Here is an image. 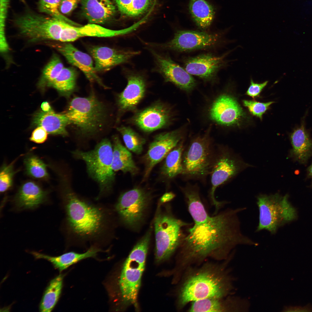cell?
Here are the masks:
<instances>
[{"instance_id": "obj_1", "label": "cell", "mask_w": 312, "mask_h": 312, "mask_svg": "<svg viewBox=\"0 0 312 312\" xmlns=\"http://www.w3.org/2000/svg\"><path fill=\"white\" fill-rule=\"evenodd\" d=\"M187 206L194 224L181 244L186 257L203 258L218 253L227 257L238 245H257L241 231L238 215L246 208L229 209L211 216L200 198L191 200Z\"/></svg>"}, {"instance_id": "obj_2", "label": "cell", "mask_w": 312, "mask_h": 312, "mask_svg": "<svg viewBox=\"0 0 312 312\" xmlns=\"http://www.w3.org/2000/svg\"><path fill=\"white\" fill-rule=\"evenodd\" d=\"M69 185L63 198L68 231L79 240H97L109 229L108 212L79 196Z\"/></svg>"}, {"instance_id": "obj_3", "label": "cell", "mask_w": 312, "mask_h": 312, "mask_svg": "<svg viewBox=\"0 0 312 312\" xmlns=\"http://www.w3.org/2000/svg\"><path fill=\"white\" fill-rule=\"evenodd\" d=\"M224 270L207 268L190 276L180 290V305L205 298H222L229 295L234 289L233 282L236 279L229 274L231 270Z\"/></svg>"}, {"instance_id": "obj_4", "label": "cell", "mask_w": 312, "mask_h": 312, "mask_svg": "<svg viewBox=\"0 0 312 312\" xmlns=\"http://www.w3.org/2000/svg\"><path fill=\"white\" fill-rule=\"evenodd\" d=\"M151 229H149L134 246L123 263L118 285L121 301L124 304L137 305Z\"/></svg>"}, {"instance_id": "obj_5", "label": "cell", "mask_w": 312, "mask_h": 312, "mask_svg": "<svg viewBox=\"0 0 312 312\" xmlns=\"http://www.w3.org/2000/svg\"><path fill=\"white\" fill-rule=\"evenodd\" d=\"M73 156L86 164L88 175L98 183L99 193L96 199L111 193L115 180L113 169V146L107 138L102 140L93 149L88 151L76 149Z\"/></svg>"}, {"instance_id": "obj_6", "label": "cell", "mask_w": 312, "mask_h": 312, "mask_svg": "<svg viewBox=\"0 0 312 312\" xmlns=\"http://www.w3.org/2000/svg\"><path fill=\"white\" fill-rule=\"evenodd\" d=\"M65 113L78 134L85 137L101 131L107 117L105 107L93 92L87 97L73 98Z\"/></svg>"}, {"instance_id": "obj_7", "label": "cell", "mask_w": 312, "mask_h": 312, "mask_svg": "<svg viewBox=\"0 0 312 312\" xmlns=\"http://www.w3.org/2000/svg\"><path fill=\"white\" fill-rule=\"evenodd\" d=\"M215 149L209 131L194 138L183 151L181 175L186 179L205 180L209 174Z\"/></svg>"}, {"instance_id": "obj_8", "label": "cell", "mask_w": 312, "mask_h": 312, "mask_svg": "<svg viewBox=\"0 0 312 312\" xmlns=\"http://www.w3.org/2000/svg\"><path fill=\"white\" fill-rule=\"evenodd\" d=\"M188 224L168 211L157 210L154 221L157 262L168 259L181 245L185 236L183 228Z\"/></svg>"}, {"instance_id": "obj_9", "label": "cell", "mask_w": 312, "mask_h": 312, "mask_svg": "<svg viewBox=\"0 0 312 312\" xmlns=\"http://www.w3.org/2000/svg\"><path fill=\"white\" fill-rule=\"evenodd\" d=\"M14 21L20 34L31 43L57 41L64 28L62 20L32 12H25Z\"/></svg>"}, {"instance_id": "obj_10", "label": "cell", "mask_w": 312, "mask_h": 312, "mask_svg": "<svg viewBox=\"0 0 312 312\" xmlns=\"http://www.w3.org/2000/svg\"><path fill=\"white\" fill-rule=\"evenodd\" d=\"M257 204L259 211L257 232L265 230L275 234L279 227L293 218L294 210L287 195L261 194L257 198Z\"/></svg>"}, {"instance_id": "obj_11", "label": "cell", "mask_w": 312, "mask_h": 312, "mask_svg": "<svg viewBox=\"0 0 312 312\" xmlns=\"http://www.w3.org/2000/svg\"><path fill=\"white\" fill-rule=\"evenodd\" d=\"M150 192L134 187L120 195L115 206L120 220L125 226L136 229L143 221L151 201Z\"/></svg>"}, {"instance_id": "obj_12", "label": "cell", "mask_w": 312, "mask_h": 312, "mask_svg": "<svg viewBox=\"0 0 312 312\" xmlns=\"http://www.w3.org/2000/svg\"><path fill=\"white\" fill-rule=\"evenodd\" d=\"M248 165L228 148L223 146L215 148L209 175L211 185L210 196L216 211L224 203V202H219L216 199L214 194L216 188L249 166Z\"/></svg>"}, {"instance_id": "obj_13", "label": "cell", "mask_w": 312, "mask_h": 312, "mask_svg": "<svg viewBox=\"0 0 312 312\" xmlns=\"http://www.w3.org/2000/svg\"><path fill=\"white\" fill-rule=\"evenodd\" d=\"M222 35L218 34L179 30L175 33L170 40L156 46L178 52L187 51L213 48L222 42Z\"/></svg>"}, {"instance_id": "obj_14", "label": "cell", "mask_w": 312, "mask_h": 312, "mask_svg": "<svg viewBox=\"0 0 312 312\" xmlns=\"http://www.w3.org/2000/svg\"><path fill=\"white\" fill-rule=\"evenodd\" d=\"M182 130L177 129L156 135L144 157L145 168L143 181L149 176L154 166L165 158L183 139Z\"/></svg>"}, {"instance_id": "obj_15", "label": "cell", "mask_w": 312, "mask_h": 312, "mask_svg": "<svg viewBox=\"0 0 312 312\" xmlns=\"http://www.w3.org/2000/svg\"><path fill=\"white\" fill-rule=\"evenodd\" d=\"M172 118L171 108L164 103L157 101L136 112L131 120L142 131L148 133L166 127Z\"/></svg>"}, {"instance_id": "obj_16", "label": "cell", "mask_w": 312, "mask_h": 312, "mask_svg": "<svg viewBox=\"0 0 312 312\" xmlns=\"http://www.w3.org/2000/svg\"><path fill=\"white\" fill-rule=\"evenodd\" d=\"M149 50L155 60V71L161 75L166 82L173 83L187 91L195 87L196 81L185 69L168 56L159 54L151 49Z\"/></svg>"}, {"instance_id": "obj_17", "label": "cell", "mask_w": 312, "mask_h": 312, "mask_svg": "<svg viewBox=\"0 0 312 312\" xmlns=\"http://www.w3.org/2000/svg\"><path fill=\"white\" fill-rule=\"evenodd\" d=\"M228 54L216 56L207 53L189 58L185 62V69L191 75L206 81L213 80L220 70L227 64L225 59Z\"/></svg>"}, {"instance_id": "obj_18", "label": "cell", "mask_w": 312, "mask_h": 312, "mask_svg": "<svg viewBox=\"0 0 312 312\" xmlns=\"http://www.w3.org/2000/svg\"><path fill=\"white\" fill-rule=\"evenodd\" d=\"M127 84L117 96L118 115L120 117L128 111H134L145 94L146 83L142 75L132 73L127 76Z\"/></svg>"}, {"instance_id": "obj_19", "label": "cell", "mask_w": 312, "mask_h": 312, "mask_svg": "<svg viewBox=\"0 0 312 312\" xmlns=\"http://www.w3.org/2000/svg\"><path fill=\"white\" fill-rule=\"evenodd\" d=\"M209 115L216 122L230 126L239 124L245 114L235 99L224 94L219 96L213 103Z\"/></svg>"}, {"instance_id": "obj_20", "label": "cell", "mask_w": 312, "mask_h": 312, "mask_svg": "<svg viewBox=\"0 0 312 312\" xmlns=\"http://www.w3.org/2000/svg\"><path fill=\"white\" fill-rule=\"evenodd\" d=\"M68 62L81 70L90 82H95L107 88L96 73L92 57L68 42L51 44Z\"/></svg>"}, {"instance_id": "obj_21", "label": "cell", "mask_w": 312, "mask_h": 312, "mask_svg": "<svg viewBox=\"0 0 312 312\" xmlns=\"http://www.w3.org/2000/svg\"><path fill=\"white\" fill-rule=\"evenodd\" d=\"M88 51L94 61L96 72L105 71L118 65L127 62L138 55V51L119 50L106 47L92 46Z\"/></svg>"}, {"instance_id": "obj_22", "label": "cell", "mask_w": 312, "mask_h": 312, "mask_svg": "<svg viewBox=\"0 0 312 312\" xmlns=\"http://www.w3.org/2000/svg\"><path fill=\"white\" fill-rule=\"evenodd\" d=\"M132 31V29L131 27L120 30H114L95 24L89 23L80 26L69 24L63 31L61 42H72L80 38L87 36L112 37L124 35Z\"/></svg>"}, {"instance_id": "obj_23", "label": "cell", "mask_w": 312, "mask_h": 312, "mask_svg": "<svg viewBox=\"0 0 312 312\" xmlns=\"http://www.w3.org/2000/svg\"><path fill=\"white\" fill-rule=\"evenodd\" d=\"M81 4L83 14L89 23L104 24L115 12L111 0H82Z\"/></svg>"}, {"instance_id": "obj_24", "label": "cell", "mask_w": 312, "mask_h": 312, "mask_svg": "<svg viewBox=\"0 0 312 312\" xmlns=\"http://www.w3.org/2000/svg\"><path fill=\"white\" fill-rule=\"evenodd\" d=\"M47 195V192L35 183L28 182L19 189L14 198V204L19 209H33L44 201Z\"/></svg>"}, {"instance_id": "obj_25", "label": "cell", "mask_w": 312, "mask_h": 312, "mask_svg": "<svg viewBox=\"0 0 312 312\" xmlns=\"http://www.w3.org/2000/svg\"><path fill=\"white\" fill-rule=\"evenodd\" d=\"M292 148L291 155L301 163H306L312 155V139L305 129L304 120L294 129L290 135Z\"/></svg>"}, {"instance_id": "obj_26", "label": "cell", "mask_w": 312, "mask_h": 312, "mask_svg": "<svg viewBox=\"0 0 312 312\" xmlns=\"http://www.w3.org/2000/svg\"><path fill=\"white\" fill-rule=\"evenodd\" d=\"M33 122L35 125L43 128L48 133L64 136L68 135L66 127L70 124L65 113H57L51 109L37 113L34 116Z\"/></svg>"}, {"instance_id": "obj_27", "label": "cell", "mask_w": 312, "mask_h": 312, "mask_svg": "<svg viewBox=\"0 0 312 312\" xmlns=\"http://www.w3.org/2000/svg\"><path fill=\"white\" fill-rule=\"evenodd\" d=\"M101 251L99 248L92 246L83 253L70 252L56 257H53L36 252H32L31 254L36 259L47 260L53 264L55 268L61 272L82 260L95 257L97 253Z\"/></svg>"}, {"instance_id": "obj_28", "label": "cell", "mask_w": 312, "mask_h": 312, "mask_svg": "<svg viewBox=\"0 0 312 312\" xmlns=\"http://www.w3.org/2000/svg\"><path fill=\"white\" fill-rule=\"evenodd\" d=\"M113 161L112 167L114 172L121 171L134 175L138 168L136 166L130 152L122 144L118 137H112Z\"/></svg>"}, {"instance_id": "obj_29", "label": "cell", "mask_w": 312, "mask_h": 312, "mask_svg": "<svg viewBox=\"0 0 312 312\" xmlns=\"http://www.w3.org/2000/svg\"><path fill=\"white\" fill-rule=\"evenodd\" d=\"M189 9L192 19L199 28L209 27L213 19V7L205 0H190Z\"/></svg>"}, {"instance_id": "obj_30", "label": "cell", "mask_w": 312, "mask_h": 312, "mask_svg": "<svg viewBox=\"0 0 312 312\" xmlns=\"http://www.w3.org/2000/svg\"><path fill=\"white\" fill-rule=\"evenodd\" d=\"M185 148L182 139L165 157L161 169V173L165 177L172 179L181 174L183 170L182 156Z\"/></svg>"}, {"instance_id": "obj_31", "label": "cell", "mask_w": 312, "mask_h": 312, "mask_svg": "<svg viewBox=\"0 0 312 312\" xmlns=\"http://www.w3.org/2000/svg\"><path fill=\"white\" fill-rule=\"evenodd\" d=\"M64 275L60 274L52 279L47 286L40 302L41 312H51L60 297L63 285Z\"/></svg>"}, {"instance_id": "obj_32", "label": "cell", "mask_w": 312, "mask_h": 312, "mask_svg": "<svg viewBox=\"0 0 312 312\" xmlns=\"http://www.w3.org/2000/svg\"><path fill=\"white\" fill-rule=\"evenodd\" d=\"M77 76V72L74 68L64 67L50 86L69 96L75 88Z\"/></svg>"}, {"instance_id": "obj_33", "label": "cell", "mask_w": 312, "mask_h": 312, "mask_svg": "<svg viewBox=\"0 0 312 312\" xmlns=\"http://www.w3.org/2000/svg\"><path fill=\"white\" fill-rule=\"evenodd\" d=\"M117 129L122 135L129 150L137 155L142 153L146 142L144 138L129 127L121 126L117 127Z\"/></svg>"}, {"instance_id": "obj_34", "label": "cell", "mask_w": 312, "mask_h": 312, "mask_svg": "<svg viewBox=\"0 0 312 312\" xmlns=\"http://www.w3.org/2000/svg\"><path fill=\"white\" fill-rule=\"evenodd\" d=\"M221 298H209L193 302L190 312H227L225 300Z\"/></svg>"}, {"instance_id": "obj_35", "label": "cell", "mask_w": 312, "mask_h": 312, "mask_svg": "<svg viewBox=\"0 0 312 312\" xmlns=\"http://www.w3.org/2000/svg\"><path fill=\"white\" fill-rule=\"evenodd\" d=\"M60 57L53 55L44 68L41 79V83L50 86L64 68Z\"/></svg>"}, {"instance_id": "obj_36", "label": "cell", "mask_w": 312, "mask_h": 312, "mask_svg": "<svg viewBox=\"0 0 312 312\" xmlns=\"http://www.w3.org/2000/svg\"><path fill=\"white\" fill-rule=\"evenodd\" d=\"M24 162L26 172L31 176L37 179L48 177L46 165L37 157L29 155L25 158Z\"/></svg>"}, {"instance_id": "obj_37", "label": "cell", "mask_w": 312, "mask_h": 312, "mask_svg": "<svg viewBox=\"0 0 312 312\" xmlns=\"http://www.w3.org/2000/svg\"><path fill=\"white\" fill-rule=\"evenodd\" d=\"M61 0H40L38 3V9L41 12L50 16L64 21L73 25H80L69 19L62 14L59 10Z\"/></svg>"}, {"instance_id": "obj_38", "label": "cell", "mask_w": 312, "mask_h": 312, "mask_svg": "<svg viewBox=\"0 0 312 312\" xmlns=\"http://www.w3.org/2000/svg\"><path fill=\"white\" fill-rule=\"evenodd\" d=\"M243 103L244 105L248 109L253 115L261 120L263 114L274 102L261 103L255 101L244 100Z\"/></svg>"}, {"instance_id": "obj_39", "label": "cell", "mask_w": 312, "mask_h": 312, "mask_svg": "<svg viewBox=\"0 0 312 312\" xmlns=\"http://www.w3.org/2000/svg\"><path fill=\"white\" fill-rule=\"evenodd\" d=\"M14 174L12 164L4 165L1 169L0 174V191L3 192L11 186Z\"/></svg>"}, {"instance_id": "obj_40", "label": "cell", "mask_w": 312, "mask_h": 312, "mask_svg": "<svg viewBox=\"0 0 312 312\" xmlns=\"http://www.w3.org/2000/svg\"><path fill=\"white\" fill-rule=\"evenodd\" d=\"M152 0H131L127 15L136 16L145 12L150 5Z\"/></svg>"}, {"instance_id": "obj_41", "label": "cell", "mask_w": 312, "mask_h": 312, "mask_svg": "<svg viewBox=\"0 0 312 312\" xmlns=\"http://www.w3.org/2000/svg\"><path fill=\"white\" fill-rule=\"evenodd\" d=\"M268 82V81H266L261 83H256L251 78L250 85L246 92V94L253 98L258 96L263 90L267 85Z\"/></svg>"}, {"instance_id": "obj_42", "label": "cell", "mask_w": 312, "mask_h": 312, "mask_svg": "<svg viewBox=\"0 0 312 312\" xmlns=\"http://www.w3.org/2000/svg\"><path fill=\"white\" fill-rule=\"evenodd\" d=\"M48 133L42 127L38 126L33 131L30 140L36 143H42L47 140Z\"/></svg>"}, {"instance_id": "obj_43", "label": "cell", "mask_w": 312, "mask_h": 312, "mask_svg": "<svg viewBox=\"0 0 312 312\" xmlns=\"http://www.w3.org/2000/svg\"><path fill=\"white\" fill-rule=\"evenodd\" d=\"M79 0H61L59 10L62 14H68L76 7Z\"/></svg>"}, {"instance_id": "obj_44", "label": "cell", "mask_w": 312, "mask_h": 312, "mask_svg": "<svg viewBox=\"0 0 312 312\" xmlns=\"http://www.w3.org/2000/svg\"><path fill=\"white\" fill-rule=\"evenodd\" d=\"M10 0H0V29H5V22Z\"/></svg>"}, {"instance_id": "obj_45", "label": "cell", "mask_w": 312, "mask_h": 312, "mask_svg": "<svg viewBox=\"0 0 312 312\" xmlns=\"http://www.w3.org/2000/svg\"><path fill=\"white\" fill-rule=\"evenodd\" d=\"M283 312L312 311V305L310 304L303 307L289 306L285 307Z\"/></svg>"}, {"instance_id": "obj_46", "label": "cell", "mask_w": 312, "mask_h": 312, "mask_svg": "<svg viewBox=\"0 0 312 312\" xmlns=\"http://www.w3.org/2000/svg\"><path fill=\"white\" fill-rule=\"evenodd\" d=\"M175 196V195L171 192H169L165 193L161 198L160 202L161 203H164L170 201Z\"/></svg>"}, {"instance_id": "obj_47", "label": "cell", "mask_w": 312, "mask_h": 312, "mask_svg": "<svg viewBox=\"0 0 312 312\" xmlns=\"http://www.w3.org/2000/svg\"><path fill=\"white\" fill-rule=\"evenodd\" d=\"M41 108L42 110L45 112H48L51 110V106L47 102L42 103L41 105Z\"/></svg>"}, {"instance_id": "obj_48", "label": "cell", "mask_w": 312, "mask_h": 312, "mask_svg": "<svg viewBox=\"0 0 312 312\" xmlns=\"http://www.w3.org/2000/svg\"><path fill=\"white\" fill-rule=\"evenodd\" d=\"M309 176L312 179V163L308 168Z\"/></svg>"}]
</instances>
